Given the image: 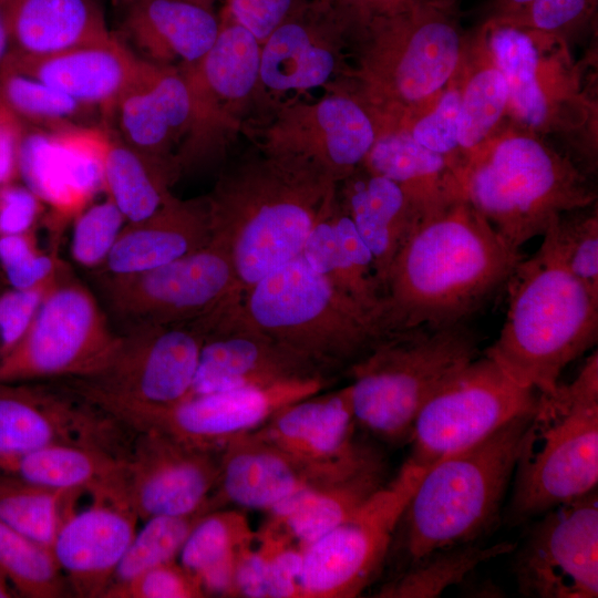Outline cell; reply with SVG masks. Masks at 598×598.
<instances>
[{"label": "cell", "mask_w": 598, "mask_h": 598, "mask_svg": "<svg viewBox=\"0 0 598 598\" xmlns=\"http://www.w3.org/2000/svg\"><path fill=\"white\" fill-rule=\"evenodd\" d=\"M524 259L461 197L423 217L383 282L384 334L463 322Z\"/></svg>", "instance_id": "cell-1"}, {"label": "cell", "mask_w": 598, "mask_h": 598, "mask_svg": "<svg viewBox=\"0 0 598 598\" xmlns=\"http://www.w3.org/2000/svg\"><path fill=\"white\" fill-rule=\"evenodd\" d=\"M338 185L315 161L265 145L221 174L207 198L210 240L230 257L239 296L300 255Z\"/></svg>", "instance_id": "cell-2"}, {"label": "cell", "mask_w": 598, "mask_h": 598, "mask_svg": "<svg viewBox=\"0 0 598 598\" xmlns=\"http://www.w3.org/2000/svg\"><path fill=\"white\" fill-rule=\"evenodd\" d=\"M507 289L506 319L485 355L519 385L550 394L597 342L598 295L543 246L517 265Z\"/></svg>", "instance_id": "cell-3"}, {"label": "cell", "mask_w": 598, "mask_h": 598, "mask_svg": "<svg viewBox=\"0 0 598 598\" xmlns=\"http://www.w3.org/2000/svg\"><path fill=\"white\" fill-rule=\"evenodd\" d=\"M532 413L423 473L398 524L404 566L437 549L477 542L494 526Z\"/></svg>", "instance_id": "cell-4"}, {"label": "cell", "mask_w": 598, "mask_h": 598, "mask_svg": "<svg viewBox=\"0 0 598 598\" xmlns=\"http://www.w3.org/2000/svg\"><path fill=\"white\" fill-rule=\"evenodd\" d=\"M509 517L520 523L596 491L598 353L576 378L538 394L513 474Z\"/></svg>", "instance_id": "cell-5"}, {"label": "cell", "mask_w": 598, "mask_h": 598, "mask_svg": "<svg viewBox=\"0 0 598 598\" xmlns=\"http://www.w3.org/2000/svg\"><path fill=\"white\" fill-rule=\"evenodd\" d=\"M478 353L463 322L384 334L348 367L358 426L389 443L409 440L424 403Z\"/></svg>", "instance_id": "cell-6"}, {"label": "cell", "mask_w": 598, "mask_h": 598, "mask_svg": "<svg viewBox=\"0 0 598 598\" xmlns=\"http://www.w3.org/2000/svg\"><path fill=\"white\" fill-rule=\"evenodd\" d=\"M367 42L358 79L374 118L404 127L431 107L456 72L462 38L452 0H436L371 18L361 24Z\"/></svg>", "instance_id": "cell-7"}, {"label": "cell", "mask_w": 598, "mask_h": 598, "mask_svg": "<svg viewBox=\"0 0 598 598\" xmlns=\"http://www.w3.org/2000/svg\"><path fill=\"white\" fill-rule=\"evenodd\" d=\"M236 307L252 327L328 377L384 336L371 315L300 255L238 296Z\"/></svg>", "instance_id": "cell-8"}, {"label": "cell", "mask_w": 598, "mask_h": 598, "mask_svg": "<svg viewBox=\"0 0 598 598\" xmlns=\"http://www.w3.org/2000/svg\"><path fill=\"white\" fill-rule=\"evenodd\" d=\"M457 176L464 198L517 249L543 236L565 212L594 200L577 169L528 135H512L477 150Z\"/></svg>", "instance_id": "cell-9"}, {"label": "cell", "mask_w": 598, "mask_h": 598, "mask_svg": "<svg viewBox=\"0 0 598 598\" xmlns=\"http://www.w3.org/2000/svg\"><path fill=\"white\" fill-rule=\"evenodd\" d=\"M120 341L101 302L64 265L24 337L0 361V382L92 377Z\"/></svg>", "instance_id": "cell-10"}, {"label": "cell", "mask_w": 598, "mask_h": 598, "mask_svg": "<svg viewBox=\"0 0 598 598\" xmlns=\"http://www.w3.org/2000/svg\"><path fill=\"white\" fill-rule=\"evenodd\" d=\"M538 393L513 381L487 355L477 357L435 392L414 419L404 463L421 478L435 462L465 450L517 416L532 413Z\"/></svg>", "instance_id": "cell-11"}, {"label": "cell", "mask_w": 598, "mask_h": 598, "mask_svg": "<svg viewBox=\"0 0 598 598\" xmlns=\"http://www.w3.org/2000/svg\"><path fill=\"white\" fill-rule=\"evenodd\" d=\"M101 305L120 333L198 319L239 296L233 262L217 243L132 275L94 271Z\"/></svg>", "instance_id": "cell-12"}, {"label": "cell", "mask_w": 598, "mask_h": 598, "mask_svg": "<svg viewBox=\"0 0 598 598\" xmlns=\"http://www.w3.org/2000/svg\"><path fill=\"white\" fill-rule=\"evenodd\" d=\"M419 480L403 464L398 475L349 518L303 547L301 598H353L372 584Z\"/></svg>", "instance_id": "cell-13"}, {"label": "cell", "mask_w": 598, "mask_h": 598, "mask_svg": "<svg viewBox=\"0 0 598 598\" xmlns=\"http://www.w3.org/2000/svg\"><path fill=\"white\" fill-rule=\"evenodd\" d=\"M134 430L60 380L0 382V458L51 445L125 460Z\"/></svg>", "instance_id": "cell-14"}, {"label": "cell", "mask_w": 598, "mask_h": 598, "mask_svg": "<svg viewBox=\"0 0 598 598\" xmlns=\"http://www.w3.org/2000/svg\"><path fill=\"white\" fill-rule=\"evenodd\" d=\"M203 341L194 321L127 331L97 373L60 381L95 403H173L192 388Z\"/></svg>", "instance_id": "cell-15"}, {"label": "cell", "mask_w": 598, "mask_h": 598, "mask_svg": "<svg viewBox=\"0 0 598 598\" xmlns=\"http://www.w3.org/2000/svg\"><path fill=\"white\" fill-rule=\"evenodd\" d=\"M317 378L268 388H245L185 396L168 404L96 403L133 430H156L185 443L221 451L233 439L261 426L288 403L321 392Z\"/></svg>", "instance_id": "cell-16"}, {"label": "cell", "mask_w": 598, "mask_h": 598, "mask_svg": "<svg viewBox=\"0 0 598 598\" xmlns=\"http://www.w3.org/2000/svg\"><path fill=\"white\" fill-rule=\"evenodd\" d=\"M540 516L516 555L514 574L520 595L529 598H596V491Z\"/></svg>", "instance_id": "cell-17"}, {"label": "cell", "mask_w": 598, "mask_h": 598, "mask_svg": "<svg viewBox=\"0 0 598 598\" xmlns=\"http://www.w3.org/2000/svg\"><path fill=\"white\" fill-rule=\"evenodd\" d=\"M237 297L193 320L204 334L197 370L187 394L330 379L252 327L238 311Z\"/></svg>", "instance_id": "cell-18"}, {"label": "cell", "mask_w": 598, "mask_h": 598, "mask_svg": "<svg viewBox=\"0 0 598 598\" xmlns=\"http://www.w3.org/2000/svg\"><path fill=\"white\" fill-rule=\"evenodd\" d=\"M220 451L185 443L161 431L134 430L124 462L127 499L138 519L208 512Z\"/></svg>", "instance_id": "cell-19"}, {"label": "cell", "mask_w": 598, "mask_h": 598, "mask_svg": "<svg viewBox=\"0 0 598 598\" xmlns=\"http://www.w3.org/2000/svg\"><path fill=\"white\" fill-rule=\"evenodd\" d=\"M378 132L360 99L333 93L313 103L282 106L262 145L315 161L341 182L363 164Z\"/></svg>", "instance_id": "cell-20"}, {"label": "cell", "mask_w": 598, "mask_h": 598, "mask_svg": "<svg viewBox=\"0 0 598 598\" xmlns=\"http://www.w3.org/2000/svg\"><path fill=\"white\" fill-rule=\"evenodd\" d=\"M110 133L70 125L56 130L24 125L19 176L56 218L78 216L103 188V157Z\"/></svg>", "instance_id": "cell-21"}, {"label": "cell", "mask_w": 598, "mask_h": 598, "mask_svg": "<svg viewBox=\"0 0 598 598\" xmlns=\"http://www.w3.org/2000/svg\"><path fill=\"white\" fill-rule=\"evenodd\" d=\"M378 456L374 452L351 465L320 467L291 456L251 432L243 434L220 451L218 480L208 511L233 504L268 513L292 496L348 474Z\"/></svg>", "instance_id": "cell-22"}, {"label": "cell", "mask_w": 598, "mask_h": 598, "mask_svg": "<svg viewBox=\"0 0 598 598\" xmlns=\"http://www.w3.org/2000/svg\"><path fill=\"white\" fill-rule=\"evenodd\" d=\"M350 27L340 9L302 3L261 44L259 85L272 93L326 85L341 65L343 33Z\"/></svg>", "instance_id": "cell-23"}, {"label": "cell", "mask_w": 598, "mask_h": 598, "mask_svg": "<svg viewBox=\"0 0 598 598\" xmlns=\"http://www.w3.org/2000/svg\"><path fill=\"white\" fill-rule=\"evenodd\" d=\"M157 65L136 55L111 33L48 56L12 54L3 66L32 76L81 104L113 116L118 102L147 79Z\"/></svg>", "instance_id": "cell-24"}, {"label": "cell", "mask_w": 598, "mask_h": 598, "mask_svg": "<svg viewBox=\"0 0 598 598\" xmlns=\"http://www.w3.org/2000/svg\"><path fill=\"white\" fill-rule=\"evenodd\" d=\"M86 509L62 523L51 551L72 594L103 598L137 528L125 493L92 495Z\"/></svg>", "instance_id": "cell-25"}, {"label": "cell", "mask_w": 598, "mask_h": 598, "mask_svg": "<svg viewBox=\"0 0 598 598\" xmlns=\"http://www.w3.org/2000/svg\"><path fill=\"white\" fill-rule=\"evenodd\" d=\"M357 426L346 385L286 404L251 433L305 463L342 467L373 452L355 441Z\"/></svg>", "instance_id": "cell-26"}, {"label": "cell", "mask_w": 598, "mask_h": 598, "mask_svg": "<svg viewBox=\"0 0 598 598\" xmlns=\"http://www.w3.org/2000/svg\"><path fill=\"white\" fill-rule=\"evenodd\" d=\"M113 115L121 138L173 177L168 152L179 136L197 128L194 96L183 72L158 64L118 102Z\"/></svg>", "instance_id": "cell-27"}, {"label": "cell", "mask_w": 598, "mask_h": 598, "mask_svg": "<svg viewBox=\"0 0 598 598\" xmlns=\"http://www.w3.org/2000/svg\"><path fill=\"white\" fill-rule=\"evenodd\" d=\"M212 239L207 199L181 200L173 195L151 217L127 223L104 264L107 275H132L187 256Z\"/></svg>", "instance_id": "cell-28"}, {"label": "cell", "mask_w": 598, "mask_h": 598, "mask_svg": "<svg viewBox=\"0 0 598 598\" xmlns=\"http://www.w3.org/2000/svg\"><path fill=\"white\" fill-rule=\"evenodd\" d=\"M208 52L182 70L196 105L197 134L221 121V103L244 102L259 85L261 44L245 27L221 14Z\"/></svg>", "instance_id": "cell-29"}, {"label": "cell", "mask_w": 598, "mask_h": 598, "mask_svg": "<svg viewBox=\"0 0 598 598\" xmlns=\"http://www.w3.org/2000/svg\"><path fill=\"white\" fill-rule=\"evenodd\" d=\"M338 199L371 251L383 290L393 259L421 216L399 184L362 165L339 182Z\"/></svg>", "instance_id": "cell-30"}, {"label": "cell", "mask_w": 598, "mask_h": 598, "mask_svg": "<svg viewBox=\"0 0 598 598\" xmlns=\"http://www.w3.org/2000/svg\"><path fill=\"white\" fill-rule=\"evenodd\" d=\"M300 256L315 271L371 315L381 329L383 290L375 262L341 207L338 194L332 206L312 227Z\"/></svg>", "instance_id": "cell-31"}, {"label": "cell", "mask_w": 598, "mask_h": 598, "mask_svg": "<svg viewBox=\"0 0 598 598\" xmlns=\"http://www.w3.org/2000/svg\"><path fill=\"white\" fill-rule=\"evenodd\" d=\"M125 7V34L155 64H194L219 33L213 10L187 0H131Z\"/></svg>", "instance_id": "cell-32"}, {"label": "cell", "mask_w": 598, "mask_h": 598, "mask_svg": "<svg viewBox=\"0 0 598 598\" xmlns=\"http://www.w3.org/2000/svg\"><path fill=\"white\" fill-rule=\"evenodd\" d=\"M385 484L383 461L378 456L281 503L268 512L264 526L303 548L349 518Z\"/></svg>", "instance_id": "cell-33"}, {"label": "cell", "mask_w": 598, "mask_h": 598, "mask_svg": "<svg viewBox=\"0 0 598 598\" xmlns=\"http://www.w3.org/2000/svg\"><path fill=\"white\" fill-rule=\"evenodd\" d=\"M362 166L399 184L421 219L464 197L455 164L419 144L408 127L378 132Z\"/></svg>", "instance_id": "cell-34"}, {"label": "cell", "mask_w": 598, "mask_h": 598, "mask_svg": "<svg viewBox=\"0 0 598 598\" xmlns=\"http://www.w3.org/2000/svg\"><path fill=\"white\" fill-rule=\"evenodd\" d=\"M9 27L12 54L29 58L52 55L111 34L96 0H10Z\"/></svg>", "instance_id": "cell-35"}, {"label": "cell", "mask_w": 598, "mask_h": 598, "mask_svg": "<svg viewBox=\"0 0 598 598\" xmlns=\"http://www.w3.org/2000/svg\"><path fill=\"white\" fill-rule=\"evenodd\" d=\"M484 33L494 65L507 85V105L527 126L548 127L555 102L546 85L545 61L539 49L543 31L493 18Z\"/></svg>", "instance_id": "cell-36"}, {"label": "cell", "mask_w": 598, "mask_h": 598, "mask_svg": "<svg viewBox=\"0 0 598 598\" xmlns=\"http://www.w3.org/2000/svg\"><path fill=\"white\" fill-rule=\"evenodd\" d=\"M124 462L107 452L74 445H51L0 458V474L51 489L125 492Z\"/></svg>", "instance_id": "cell-37"}, {"label": "cell", "mask_w": 598, "mask_h": 598, "mask_svg": "<svg viewBox=\"0 0 598 598\" xmlns=\"http://www.w3.org/2000/svg\"><path fill=\"white\" fill-rule=\"evenodd\" d=\"M256 539L257 530L245 514L237 509H214L196 522L178 561L197 578L206 597H231L238 561Z\"/></svg>", "instance_id": "cell-38"}, {"label": "cell", "mask_w": 598, "mask_h": 598, "mask_svg": "<svg viewBox=\"0 0 598 598\" xmlns=\"http://www.w3.org/2000/svg\"><path fill=\"white\" fill-rule=\"evenodd\" d=\"M172 175L110 133L103 157V189L127 223L155 214L172 196Z\"/></svg>", "instance_id": "cell-39"}, {"label": "cell", "mask_w": 598, "mask_h": 598, "mask_svg": "<svg viewBox=\"0 0 598 598\" xmlns=\"http://www.w3.org/2000/svg\"><path fill=\"white\" fill-rule=\"evenodd\" d=\"M513 543L477 542L432 551L405 566L374 595L381 598H434L463 582L481 564L507 555Z\"/></svg>", "instance_id": "cell-40"}, {"label": "cell", "mask_w": 598, "mask_h": 598, "mask_svg": "<svg viewBox=\"0 0 598 598\" xmlns=\"http://www.w3.org/2000/svg\"><path fill=\"white\" fill-rule=\"evenodd\" d=\"M80 492L51 489L0 474V518L25 537L48 547L72 514Z\"/></svg>", "instance_id": "cell-41"}, {"label": "cell", "mask_w": 598, "mask_h": 598, "mask_svg": "<svg viewBox=\"0 0 598 598\" xmlns=\"http://www.w3.org/2000/svg\"><path fill=\"white\" fill-rule=\"evenodd\" d=\"M0 574L17 596L60 598L71 592L50 548L0 518Z\"/></svg>", "instance_id": "cell-42"}, {"label": "cell", "mask_w": 598, "mask_h": 598, "mask_svg": "<svg viewBox=\"0 0 598 598\" xmlns=\"http://www.w3.org/2000/svg\"><path fill=\"white\" fill-rule=\"evenodd\" d=\"M0 106L22 123L41 125L49 130L81 125L79 121L95 110L8 66L0 69Z\"/></svg>", "instance_id": "cell-43"}, {"label": "cell", "mask_w": 598, "mask_h": 598, "mask_svg": "<svg viewBox=\"0 0 598 598\" xmlns=\"http://www.w3.org/2000/svg\"><path fill=\"white\" fill-rule=\"evenodd\" d=\"M203 514L146 519L144 526L136 530L103 598L147 569L177 559L187 536Z\"/></svg>", "instance_id": "cell-44"}, {"label": "cell", "mask_w": 598, "mask_h": 598, "mask_svg": "<svg viewBox=\"0 0 598 598\" xmlns=\"http://www.w3.org/2000/svg\"><path fill=\"white\" fill-rule=\"evenodd\" d=\"M507 103V85L494 63L472 74L462 90L458 113V145L467 156L485 142Z\"/></svg>", "instance_id": "cell-45"}, {"label": "cell", "mask_w": 598, "mask_h": 598, "mask_svg": "<svg viewBox=\"0 0 598 598\" xmlns=\"http://www.w3.org/2000/svg\"><path fill=\"white\" fill-rule=\"evenodd\" d=\"M589 290L598 295L597 213L558 216L543 234L542 245Z\"/></svg>", "instance_id": "cell-46"}, {"label": "cell", "mask_w": 598, "mask_h": 598, "mask_svg": "<svg viewBox=\"0 0 598 598\" xmlns=\"http://www.w3.org/2000/svg\"><path fill=\"white\" fill-rule=\"evenodd\" d=\"M125 217L109 198L85 207L74 223L70 251L72 259L89 269H99L106 260L125 226Z\"/></svg>", "instance_id": "cell-47"}, {"label": "cell", "mask_w": 598, "mask_h": 598, "mask_svg": "<svg viewBox=\"0 0 598 598\" xmlns=\"http://www.w3.org/2000/svg\"><path fill=\"white\" fill-rule=\"evenodd\" d=\"M64 264L38 251L31 233L0 236V271L13 289H28L53 279Z\"/></svg>", "instance_id": "cell-48"}, {"label": "cell", "mask_w": 598, "mask_h": 598, "mask_svg": "<svg viewBox=\"0 0 598 598\" xmlns=\"http://www.w3.org/2000/svg\"><path fill=\"white\" fill-rule=\"evenodd\" d=\"M462 91L446 87L426 113H422L409 128L413 138L422 146L451 159L458 145V113Z\"/></svg>", "instance_id": "cell-49"}, {"label": "cell", "mask_w": 598, "mask_h": 598, "mask_svg": "<svg viewBox=\"0 0 598 598\" xmlns=\"http://www.w3.org/2000/svg\"><path fill=\"white\" fill-rule=\"evenodd\" d=\"M197 578L179 561L171 560L140 574L105 598H202Z\"/></svg>", "instance_id": "cell-50"}, {"label": "cell", "mask_w": 598, "mask_h": 598, "mask_svg": "<svg viewBox=\"0 0 598 598\" xmlns=\"http://www.w3.org/2000/svg\"><path fill=\"white\" fill-rule=\"evenodd\" d=\"M58 275L45 283L28 289L11 288L0 295V361L24 337Z\"/></svg>", "instance_id": "cell-51"}, {"label": "cell", "mask_w": 598, "mask_h": 598, "mask_svg": "<svg viewBox=\"0 0 598 598\" xmlns=\"http://www.w3.org/2000/svg\"><path fill=\"white\" fill-rule=\"evenodd\" d=\"M594 3V0H535L518 12L497 19L553 33L585 19Z\"/></svg>", "instance_id": "cell-52"}, {"label": "cell", "mask_w": 598, "mask_h": 598, "mask_svg": "<svg viewBox=\"0 0 598 598\" xmlns=\"http://www.w3.org/2000/svg\"><path fill=\"white\" fill-rule=\"evenodd\" d=\"M303 0H228L223 14L249 30L262 44Z\"/></svg>", "instance_id": "cell-53"}, {"label": "cell", "mask_w": 598, "mask_h": 598, "mask_svg": "<svg viewBox=\"0 0 598 598\" xmlns=\"http://www.w3.org/2000/svg\"><path fill=\"white\" fill-rule=\"evenodd\" d=\"M42 202L27 186L14 183L0 187V236L31 233Z\"/></svg>", "instance_id": "cell-54"}, {"label": "cell", "mask_w": 598, "mask_h": 598, "mask_svg": "<svg viewBox=\"0 0 598 598\" xmlns=\"http://www.w3.org/2000/svg\"><path fill=\"white\" fill-rule=\"evenodd\" d=\"M24 123L12 117L0 128V187L19 175V145Z\"/></svg>", "instance_id": "cell-55"}, {"label": "cell", "mask_w": 598, "mask_h": 598, "mask_svg": "<svg viewBox=\"0 0 598 598\" xmlns=\"http://www.w3.org/2000/svg\"><path fill=\"white\" fill-rule=\"evenodd\" d=\"M430 1L436 0H352L343 10L351 23L360 27L371 18L390 16Z\"/></svg>", "instance_id": "cell-56"}, {"label": "cell", "mask_w": 598, "mask_h": 598, "mask_svg": "<svg viewBox=\"0 0 598 598\" xmlns=\"http://www.w3.org/2000/svg\"><path fill=\"white\" fill-rule=\"evenodd\" d=\"M9 1L0 0V69L13 52L9 27Z\"/></svg>", "instance_id": "cell-57"}, {"label": "cell", "mask_w": 598, "mask_h": 598, "mask_svg": "<svg viewBox=\"0 0 598 598\" xmlns=\"http://www.w3.org/2000/svg\"><path fill=\"white\" fill-rule=\"evenodd\" d=\"M535 0H499L497 4V13L494 18H504L512 16L519 10L526 8Z\"/></svg>", "instance_id": "cell-58"}, {"label": "cell", "mask_w": 598, "mask_h": 598, "mask_svg": "<svg viewBox=\"0 0 598 598\" xmlns=\"http://www.w3.org/2000/svg\"><path fill=\"white\" fill-rule=\"evenodd\" d=\"M17 597V594L7 581V579L0 574V598Z\"/></svg>", "instance_id": "cell-59"}, {"label": "cell", "mask_w": 598, "mask_h": 598, "mask_svg": "<svg viewBox=\"0 0 598 598\" xmlns=\"http://www.w3.org/2000/svg\"><path fill=\"white\" fill-rule=\"evenodd\" d=\"M320 4L337 8V9H343L346 8L352 0H313Z\"/></svg>", "instance_id": "cell-60"}, {"label": "cell", "mask_w": 598, "mask_h": 598, "mask_svg": "<svg viewBox=\"0 0 598 598\" xmlns=\"http://www.w3.org/2000/svg\"><path fill=\"white\" fill-rule=\"evenodd\" d=\"M187 1H190V2H194V3H197L199 6H203L207 9H210L213 8V4L216 0H187Z\"/></svg>", "instance_id": "cell-61"}, {"label": "cell", "mask_w": 598, "mask_h": 598, "mask_svg": "<svg viewBox=\"0 0 598 598\" xmlns=\"http://www.w3.org/2000/svg\"><path fill=\"white\" fill-rule=\"evenodd\" d=\"M115 1L126 6L131 0H115Z\"/></svg>", "instance_id": "cell-62"}, {"label": "cell", "mask_w": 598, "mask_h": 598, "mask_svg": "<svg viewBox=\"0 0 598 598\" xmlns=\"http://www.w3.org/2000/svg\"><path fill=\"white\" fill-rule=\"evenodd\" d=\"M596 2V0H594Z\"/></svg>", "instance_id": "cell-63"}]
</instances>
